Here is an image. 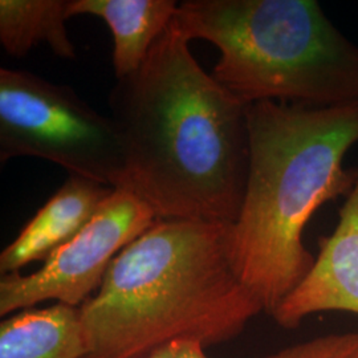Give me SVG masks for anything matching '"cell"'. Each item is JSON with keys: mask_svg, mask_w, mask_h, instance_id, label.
<instances>
[{"mask_svg": "<svg viewBox=\"0 0 358 358\" xmlns=\"http://www.w3.org/2000/svg\"><path fill=\"white\" fill-rule=\"evenodd\" d=\"M189 43L173 19L140 69L110 90L125 161L118 189L157 219L232 224L248 178V106L205 72Z\"/></svg>", "mask_w": 358, "mask_h": 358, "instance_id": "1", "label": "cell"}, {"mask_svg": "<svg viewBox=\"0 0 358 358\" xmlns=\"http://www.w3.org/2000/svg\"><path fill=\"white\" fill-rule=\"evenodd\" d=\"M230 224L157 219L115 256L78 316L81 358H146L178 340L205 346L243 332L263 308L229 254Z\"/></svg>", "mask_w": 358, "mask_h": 358, "instance_id": "2", "label": "cell"}, {"mask_svg": "<svg viewBox=\"0 0 358 358\" xmlns=\"http://www.w3.org/2000/svg\"><path fill=\"white\" fill-rule=\"evenodd\" d=\"M250 167L243 203L229 229L238 278L272 315L316 257L303 242L321 206L352 192L344 158L358 143V103L310 106L262 101L247 108Z\"/></svg>", "mask_w": 358, "mask_h": 358, "instance_id": "3", "label": "cell"}, {"mask_svg": "<svg viewBox=\"0 0 358 358\" xmlns=\"http://www.w3.org/2000/svg\"><path fill=\"white\" fill-rule=\"evenodd\" d=\"M174 23L217 47L211 76L245 106L358 103V47L315 0H186Z\"/></svg>", "mask_w": 358, "mask_h": 358, "instance_id": "4", "label": "cell"}, {"mask_svg": "<svg viewBox=\"0 0 358 358\" xmlns=\"http://www.w3.org/2000/svg\"><path fill=\"white\" fill-rule=\"evenodd\" d=\"M36 157L71 176L118 189L125 176L120 137L110 117L72 88L28 71L0 69V161Z\"/></svg>", "mask_w": 358, "mask_h": 358, "instance_id": "5", "label": "cell"}, {"mask_svg": "<svg viewBox=\"0 0 358 358\" xmlns=\"http://www.w3.org/2000/svg\"><path fill=\"white\" fill-rule=\"evenodd\" d=\"M157 215L152 207L128 189H115L90 223L55 250L41 268L22 275H3L0 316L55 300L80 308L100 288L113 259L141 236Z\"/></svg>", "mask_w": 358, "mask_h": 358, "instance_id": "6", "label": "cell"}, {"mask_svg": "<svg viewBox=\"0 0 358 358\" xmlns=\"http://www.w3.org/2000/svg\"><path fill=\"white\" fill-rule=\"evenodd\" d=\"M329 310L358 315V167L336 229L320 239L313 267L271 316L292 329L308 316Z\"/></svg>", "mask_w": 358, "mask_h": 358, "instance_id": "7", "label": "cell"}, {"mask_svg": "<svg viewBox=\"0 0 358 358\" xmlns=\"http://www.w3.org/2000/svg\"><path fill=\"white\" fill-rule=\"evenodd\" d=\"M113 190L96 180L71 176L27 223L13 243L1 251V276L19 272L32 262L45 260L90 223Z\"/></svg>", "mask_w": 358, "mask_h": 358, "instance_id": "8", "label": "cell"}, {"mask_svg": "<svg viewBox=\"0 0 358 358\" xmlns=\"http://www.w3.org/2000/svg\"><path fill=\"white\" fill-rule=\"evenodd\" d=\"M177 10L174 0H71L68 16H96L109 27L113 35L112 63L118 80L140 69Z\"/></svg>", "mask_w": 358, "mask_h": 358, "instance_id": "9", "label": "cell"}, {"mask_svg": "<svg viewBox=\"0 0 358 358\" xmlns=\"http://www.w3.org/2000/svg\"><path fill=\"white\" fill-rule=\"evenodd\" d=\"M84 353L78 308L60 303L29 308L0 322V358H81Z\"/></svg>", "mask_w": 358, "mask_h": 358, "instance_id": "10", "label": "cell"}, {"mask_svg": "<svg viewBox=\"0 0 358 358\" xmlns=\"http://www.w3.org/2000/svg\"><path fill=\"white\" fill-rule=\"evenodd\" d=\"M71 0H0V43L4 51L23 57L40 43L72 60L76 50L65 22L69 19Z\"/></svg>", "mask_w": 358, "mask_h": 358, "instance_id": "11", "label": "cell"}, {"mask_svg": "<svg viewBox=\"0 0 358 358\" xmlns=\"http://www.w3.org/2000/svg\"><path fill=\"white\" fill-rule=\"evenodd\" d=\"M259 358H358V332L320 336Z\"/></svg>", "mask_w": 358, "mask_h": 358, "instance_id": "12", "label": "cell"}, {"mask_svg": "<svg viewBox=\"0 0 358 358\" xmlns=\"http://www.w3.org/2000/svg\"><path fill=\"white\" fill-rule=\"evenodd\" d=\"M199 341L178 340L159 348L146 358H208Z\"/></svg>", "mask_w": 358, "mask_h": 358, "instance_id": "13", "label": "cell"}]
</instances>
